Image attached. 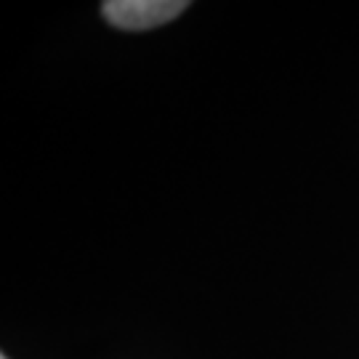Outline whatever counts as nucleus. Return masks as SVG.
<instances>
[{
  "label": "nucleus",
  "instance_id": "f257e3e1",
  "mask_svg": "<svg viewBox=\"0 0 359 359\" xmlns=\"http://www.w3.org/2000/svg\"><path fill=\"white\" fill-rule=\"evenodd\" d=\"M184 0H107L102 13L120 29H149L187 11Z\"/></svg>",
  "mask_w": 359,
  "mask_h": 359
},
{
  "label": "nucleus",
  "instance_id": "f03ea898",
  "mask_svg": "<svg viewBox=\"0 0 359 359\" xmlns=\"http://www.w3.org/2000/svg\"><path fill=\"white\" fill-rule=\"evenodd\" d=\"M0 359H8V357H0Z\"/></svg>",
  "mask_w": 359,
  "mask_h": 359
}]
</instances>
